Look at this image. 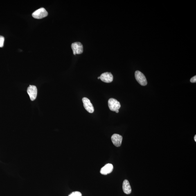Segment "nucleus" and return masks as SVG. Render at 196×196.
Masks as SVG:
<instances>
[{
	"label": "nucleus",
	"mask_w": 196,
	"mask_h": 196,
	"mask_svg": "<svg viewBox=\"0 0 196 196\" xmlns=\"http://www.w3.org/2000/svg\"><path fill=\"white\" fill-rule=\"evenodd\" d=\"M108 104L109 109L112 111H116L117 110H118L121 107L120 102L113 98L109 99L108 101Z\"/></svg>",
	"instance_id": "nucleus-2"
},
{
	"label": "nucleus",
	"mask_w": 196,
	"mask_h": 196,
	"mask_svg": "<svg viewBox=\"0 0 196 196\" xmlns=\"http://www.w3.org/2000/svg\"><path fill=\"white\" fill-rule=\"evenodd\" d=\"M71 47L74 55L80 54L83 53V46L80 42H76L73 43L71 45Z\"/></svg>",
	"instance_id": "nucleus-4"
},
{
	"label": "nucleus",
	"mask_w": 196,
	"mask_h": 196,
	"mask_svg": "<svg viewBox=\"0 0 196 196\" xmlns=\"http://www.w3.org/2000/svg\"><path fill=\"white\" fill-rule=\"evenodd\" d=\"M113 169V165L111 163H108L101 169L100 173L102 175H106L112 172Z\"/></svg>",
	"instance_id": "nucleus-9"
},
{
	"label": "nucleus",
	"mask_w": 196,
	"mask_h": 196,
	"mask_svg": "<svg viewBox=\"0 0 196 196\" xmlns=\"http://www.w3.org/2000/svg\"><path fill=\"white\" fill-rule=\"evenodd\" d=\"M27 92L32 101L36 99L37 96V89L35 86L30 85L27 90Z\"/></svg>",
	"instance_id": "nucleus-5"
},
{
	"label": "nucleus",
	"mask_w": 196,
	"mask_h": 196,
	"mask_svg": "<svg viewBox=\"0 0 196 196\" xmlns=\"http://www.w3.org/2000/svg\"><path fill=\"white\" fill-rule=\"evenodd\" d=\"M83 105L86 111L89 113H93L94 111V108L88 98H84L82 99Z\"/></svg>",
	"instance_id": "nucleus-6"
},
{
	"label": "nucleus",
	"mask_w": 196,
	"mask_h": 196,
	"mask_svg": "<svg viewBox=\"0 0 196 196\" xmlns=\"http://www.w3.org/2000/svg\"><path fill=\"white\" fill-rule=\"evenodd\" d=\"M194 140L196 142V135H195V137H194Z\"/></svg>",
	"instance_id": "nucleus-14"
},
{
	"label": "nucleus",
	"mask_w": 196,
	"mask_h": 196,
	"mask_svg": "<svg viewBox=\"0 0 196 196\" xmlns=\"http://www.w3.org/2000/svg\"><path fill=\"white\" fill-rule=\"evenodd\" d=\"M116 113H118V112H119V110H117V111H116Z\"/></svg>",
	"instance_id": "nucleus-15"
},
{
	"label": "nucleus",
	"mask_w": 196,
	"mask_h": 196,
	"mask_svg": "<svg viewBox=\"0 0 196 196\" xmlns=\"http://www.w3.org/2000/svg\"><path fill=\"white\" fill-rule=\"evenodd\" d=\"M123 190L124 193L127 194H129L132 192V189L129 182L127 180L125 179L124 181L123 185Z\"/></svg>",
	"instance_id": "nucleus-10"
},
{
	"label": "nucleus",
	"mask_w": 196,
	"mask_h": 196,
	"mask_svg": "<svg viewBox=\"0 0 196 196\" xmlns=\"http://www.w3.org/2000/svg\"><path fill=\"white\" fill-rule=\"evenodd\" d=\"M100 79L102 81L106 83H110L113 81V76L110 72H105L102 73L100 76Z\"/></svg>",
	"instance_id": "nucleus-7"
},
{
	"label": "nucleus",
	"mask_w": 196,
	"mask_h": 196,
	"mask_svg": "<svg viewBox=\"0 0 196 196\" xmlns=\"http://www.w3.org/2000/svg\"><path fill=\"white\" fill-rule=\"evenodd\" d=\"M135 76L137 81L140 85L145 86L147 84V81L145 75L141 72L137 71L135 73Z\"/></svg>",
	"instance_id": "nucleus-3"
},
{
	"label": "nucleus",
	"mask_w": 196,
	"mask_h": 196,
	"mask_svg": "<svg viewBox=\"0 0 196 196\" xmlns=\"http://www.w3.org/2000/svg\"><path fill=\"white\" fill-rule=\"evenodd\" d=\"M48 15V13L44 8L39 9L32 14V16L34 18L41 19L46 17Z\"/></svg>",
	"instance_id": "nucleus-1"
},
{
	"label": "nucleus",
	"mask_w": 196,
	"mask_h": 196,
	"mask_svg": "<svg viewBox=\"0 0 196 196\" xmlns=\"http://www.w3.org/2000/svg\"><path fill=\"white\" fill-rule=\"evenodd\" d=\"M190 82H192V83H195L196 82V76H194L193 77H192L190 79Z\"/></svg>",
	"instance_id": "nucleus-13"
},
{
	"label": "nucleus",
	"mask_w": 196,
	"mask_h": 196,
	"mask_svg": "<svg viewBox=\"0 0 196 196\" xmlns=\"http://www.w3.org/2000/svg\"><path fill=\"white\" fill-rule=\"evenodd\" d=\"M98 79H100V77H98Z\"/></svg>",
	"instance_id": "nucleus-16"
},
{
	"label": "nucleus",
	"mask_w": 196,
	"mask_h": 196,
	"mask_svg": "<svg viewBox=\"0 0 196 196\" xmlns=\"http://www.w3.org/2000/svg\"><path fill=\"white\" fill-rule=\"evenodd\" d=\"M5 38L2 36L0 35V47H3L4 46Z\"/></svg>",
	"instance_id": "nucleus-12"
},
{
	"label": "nucleus",
	"mask_w": 196,
	"mask_h": 196,
	"mask_svg": "<svg viewBox=\"0 0 196 196\" xmlns=\"http://www.w3.org/2000/svg\"><path fill=\"white\" fill-rule=\"evenodd\" d=\"M111 140L115 146L120 147L121 145L123 137L119 134H114L111 136Z\"/></svg>",
	"instance_id": "nucleus-8"
},
{
	"label": "nucleus",
	"mask_w": 196,
	"mask_h": 196,
	"mask_svg": "<svg viewBox=\"0 0 196 196\" xmlns=\"http://www.w3.org/2000/svg\"><path fill=\"white\" fill-rule=\"evenodd\" d=\"M68 196H82V194L79 191H74L70 194Z\"/></svg>",
	"instance_id": "nucleus-11"
}]
</instances>
